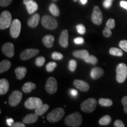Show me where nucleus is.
I'll use <instances>...</instances> for the list:
<instances>
[{
	"label": "nucleus",
	"mask_w": 127,
	"mask_h": 127,
	"mask_svg": "<svg viewBox=\"0 0 127 127\" xmlns=\"http://www.w3.org/2000/svg\"><path fill=\"white\" fill-rule=\"evenodd\" d=\"M82 122V116L79 112H75L69 115L65 119V124L66 126L77 127L81 125Z\"/></svg>",
	"instance_id": "1"
},
{
	"label": "nucleus",
	"mask_w": 127,
	"mask_h": 127,
	"mask_svg": "<svg viewBox=\"0 0 127 127\" xmlns=\"http://www.w3.org/2000/svg\"><path fill=\"white\" fill-rule=\"evenodd\" d=\"M65 111L62 108H57L48 114L47 119L51 123H57L63 118Z\"/></svg>",
	"instance_id": "2"
},
{
	"label": "nucleus",
	"mask_w": 127,
	"mask_h": 127,
	"mask_svg": "<svg viewBox=\"0 0 127 127\" xmlns=\"http://www.w3.org/2000/svg\"><path fill=\"white\" fill-rule=\"evenodd\" d=\"M12 23V16L8 11H4L0 16V29L5 30L10 27Z\"/></svg>",
	"instance_id": "3"
},
{
	"label": "nucleus",
	"mask_w": 127,
	"mask_h": 127,
	"mask_svg": "<svg viewBox=\"0 0 127 127\" xmlns=\"http://www.w3.org/2000/svg\"><path fill=\"white\" fill-rule=\"evenodd\" d=\"M116 79L120 83H123L127 77V66L124 63L119 64L116 69Z\"/></svg>",
	"instance_id": "4"
},
{
	"label": "nucleus",
	"mask_w": 127,
	"mask_h": 127,
	"mask_svg": "<svg viewBox=\"0 0 127 127\" xmlns=\"http://www.w3.org/2000/svg\"><path fill=\"white\" fill-rule=\"evenodd\" d=\"M96 107V100L93 98H90L85 100L81 104V109L87 113L93 112Z\"/></svg>",
	"instance_id": "5"
},
{
	"label": "nucleus",
	"mask_w": 127,
	"mask_h": 127,
	"mask_svg": "<svg viewBox=\"0 0 127 127\" xmlns=\"http://www.w3.org/2000/svg\"><path fill=\"white\" fill-rule=\"evenodd\" d=\"M41 23L44 27L51 30L56 29L58 27L57 20L50 15H44L41 20Z\"/></svg>",
	"instance_id": "6"
},
{
	"label": "nucleus",
	"mask_w": 127,
	"mask_h": 127,
	"mask_svg": "<svg viewBox=\"0 0 127 127\" xmlns=\"http://www.w3.org/2000/svg\"><path fill=\"white\" fill-rule=\"evenodd\" d=\"M21 28V24L20 21L18 19L13 20L10 25V34L12 38H17L18 37L20 34Z\"/></svg>",
	"instance_id": "7"
},
{
	"label": "nucleus",
	"mask_w": 127,
	"mask_h": 127,
	"mask_svg": "<svg viewBox=\"0 0 127 127\" xmlns=\"http://www.w3.org/2000/svg\"><path fill=\"white\" fill-rule=\"evenodd\" d=\"M42 105V101L40 98L31 97L28 98L25 102V106L29 109H36Z\"/></svg>",
	"instance_id": "8"
},
{
	"label": "nucleus",
	"mask_w": 127,
	"mask_h": 127,
	"mask_svg": "<svg viewBox=\"0 0 127 127\" xmlns=\"http://www.w3.org/2000/svg\"><path fill=\"white\" fill-rule=\"evenodd\" d=\"M102 13L99 7L98 6H95L91 15L92 21L93 22L94 24L99 25L102 23Z\"/></svg>",
	"instance_id": "9"
},
{
	"label": "nucleus",
	"mask_w": 127,
	"mask_h": 127,
	"mask_svg": "<svg viewBox=\"0 0 127 127\" xmlns=\"http://www.w3.org/2000/svg\"><path fill=\"white\" fill-rule=\"evenodd\" d=\"M58 84L57 80L54 77H50L47 81L45 84V90L48 93L52 94L57 91Z\"/></svg>",
	"instance_id": "10"
},
{
	"label": "nucleus",
	"mask_w": 127,
	"mask_h": 127,
	"mask_svg": "<svg viewBox=\"0 0 127 127\" xmlns=\"http://www.w3.org/2000/svg\"><path fill=\"white\" fill-rule=\"evenodd\" d=\"M23 94L20 91H14L9 97V104L12 107H15L21 101Z\"/></svg>",
	"instance_id": "11"
},
{
	"label": "nucleus",
	"mask_w": 127,
	"mask_h": 127,
	"mask_svg": "<svg viewBox=\"0 0 127 127\" xmlns=\"http://www.w3.org/2000/svg\"><path fill=\"white\" fill-rule=\"evenodd\" d=\"M39 52V51L38 49H26L21 53L20 58L22 60H29L38 54Z\"/></svg>",
	"instance_id": "12"
},
{
	"label": "nucleus",
	"mask_w": 127,
	"mask_h": 127,
	"mask_svg": "<svg viewBox=\"0 0 127 127\" xmlns=\"http://www.w3.org/2000/svg\"><path fill=\"white\" fill-rule=\"evenodd\" d=\"M2 51L6 56L11 58L14 55V46L11 42L5 43L2 47Z\"/></svg>",
	"instance_id": "13"
},
{
	"label": "nucleus",
	"mask_w": 127,
	"mask_h": 127,
	"mask_svg": "<svg viewBox=\"0 0 127 127\" xmlns=\"http://www.w3.org/2000/svg\"><path fill=\"white\" fill-rule=\"evenodd\" d=\"M74 87L78 89L80 91L83 92L88 91L90 90V85L87 82L83 80L75 79L74 81Z\"/></svg>",
	"instance_id": "14"
},
{
	"label": "nucleus",
	"mask_w": 127,
	"mask_h": 127,
	"mask_svg": "<svg viewBox=\"0 0 127 127\" xmlns=\"http://www.w3.org/2000/svg\"><path fill=\"white\" fill-rule=\"evenodd\" d=\"M59 43L64 48H66L68 46V32L67 30H64L61 32Z\"/></svg>",
	"instance_id": "15"
},
{
	"label": "nucleus",
	"mask_w": 127,
	"mask_h": 127,
	"mask_svg": "<svg viewBox=\"0 0 127 127\" xmlns=\"http://www.w3.org/2000/svg\"><path fill=\"white\" fill-rule=\"evenodd\" d=\"M39 20H40V15L39 14H35L32 16H31L30 18L28 19L27 24L28 26L31 28H35L38 25Z\"/></svg>",
	"instance_id": "16"
},
{
	"label": "nucleus",
	"mask_w": 127,
	"mask_h": 127,
	"mask_svg": "<svg viewBox=\"0 0 127 127\" xmlns=\"http://www.w3.org/2000/svg\"><path fill=\"white\" fill-rule=\"evenodd\" d=\"M104 70L100 67H94L91 71V77L94 79L99 78L104 75Z\"/></svg>",
	"instance_id": "17"
},
{
	"label": "nucleus",
	"mask_w": 127,
	"mask_h": 127,
	"mask_svg": "<svg viewBox=\"0 0 127 127\" xmlns=\"http://www.w3.org/2000/svg\"><path fill=\"white\" fill-rule=\"evenodd\" d=\"M38 115L35 114H29L27 115L24 118H23V121L24 124H33L36 123L38 120Z\"/></svg>",
	"instance_id": "18"
},
{
	"label": "nucleus",
	"mask_w": 127,
	"mask_h": 127,
	"mask_svg": "<svg viewBox=\"0 0 127 127\" xmlns=\"http://www.w3.org/2000/svg\"><path fill=\"white\" fill-rule=\"evenodd\" d=\"M9 82L7 79L2 78L0 79V94L1 95L6 94L9 90Z\"/></svg>",
	"instance_id": "19"
},
{
	"label": "nucleus",
	"mask_w": 127,
	"mask_h": 127,
	"mask_svg": "<svg viewBox=\"0 0 127 127\" xmlns=\"http://www.w3.org/2000/svg\"><path fill=\"white\" fill-rule=\"evenodd\" d=\"M29 14H32L38 9V5L34 1H30L25 4Z\"/></svg>",
	"instance_id": "20"
},
{
	"label": "nucleus",
	"mask_w": 127,
	"mask_h": 127,
	"mask_svg": "<svg viewBox=\"0 0 127 127\" xmlns=\"http://www.w3.org/2000/svg\"><path fill=\"white\" fill-rule=\"evenodd\" d=\"M54 40V36L53 35H45L43 38V39H42V42H43V44L45 45V47L50 48H51L52 46H53Z\"/></svg>",
	"instance_id": "21"
},
{
	"label": "nucleus",
	"mask_w": 127,
	"mask_h": 127,
	"mask_svg": "<svg viewBox=\"0 0 127 127\" xmlns=\"http://www.w3.org/2000/svg\"><path fill=\"white\" fill-rule=\"evenodd\" d=\"M27 68L24 66H19L15 69L16 77L18 79H22L25 77L27 73Z\"/></svg>",
	"instance_id": "22"
},
{
	"label": "nucleus",
	"mask_w": 127,
	"mask_h": 127,
	"mask_svg": "<svg viewBox=\"0 0 127 127\" xmlns=\"http://www.w3.org/2000/svg\"><path fill=\"white\" fill-rule=\"evenodd\" d=\"M73 55L77 58H80V59L84 60L88 57L89 55V52L87 50H79V51H75L73 52Z\"/></svg>",
	"instance_id": "23"
},
{
	"label": "nucleus",
	"mask_w": 127,
	"mask_h": 127,
	"mask_svg": "<svg viewBox=\"0 0 127 127\" xmlns=\"http://www.w3.org/2000/svg\"><path fill=\"white\" fill-rule=\"evenodd\" d=\"M11 66V63L8 60H3L0 63V73L7 71Z\"/></svg>",
	"instance_id": "24"
},
{
	"label": "nucleus",
	"mask_w": 127,
	"mask_h": 127,
	"mask_svg": "<svg viewBox=\"0 0 127 127\" xmlns=\"http://www.w3.org/2000/svg\"><path fill=\"white\" fill-rule=\"evenodd\" d=\"M36 88V85L32 82H28L23 85L22 90L25 93H29Z\"/></svg>",
	"instance_id": "25"
},
{
	"label": "nucleus",
	"mask_w": 127,
	"mask_h": 127,
	"mask_svg": "<svg viewBox=\"0 0 127 127\" xmlns=\"http://www.w3.org/2000/svg\"><path fill=\"white\" fill-rule=\"evenodd\" d=\"M49 109V105L48 104H42L40 107L37 108L36 109H35V113L38 116L42 115L44 114H45L48 109Z\"/></svg>",
	"instance_id": "26"
},
{
	"label": "nucleus",
	"mask_w": 127,
	"mask_h": 127,
	"mask_svg": "<svg viewBox=\"0 0 127 127\" xmlns=\"http://www.w3.org/2000/svg\"><path fill=\"white\" fill-rule=\"evenodd\" d=\"M49 9L50 11L51 12L52 15L55 17H58L60 15V9L58 7H57V5L54 4V3H52L50 5V7H49Z\"/></svg>",
	"instance_id": "27"
},
{
	"label": "nucleus",
	"mask_w": 127,
	"mask_h": 127,
	"mask_svg": "<svg viewBox=\"0 0 127 127\" xmlns=\"http://www.w3.org/2000/svg\"><path fill=\"white\" fill-rule=\"evenodd\" d=\"M98 102L102 107H111L113 104L112 100L108 98H100Z\"/></svg>",
	"instance_id": "28"
},
{
	"label": "nucleus",
	"mask_w": 127,
	"mask_h": 127,
	"mask_svg": "<svg viewBox=\"0 0 127 127\" xmlns=\"http://www.w3.org/2000/svg\"><path fill=\"white\" fill-rule=\"evenodd\" d=\"M109 54L111 55H114V56L122 57L123 55V51L115 47L111 48L110 50H109Z\"/></svg>",
	"instance_id": "29"
},
{
	"label": "nucleus",
	"mask_w": 127,
	"mask_h": 127,
	"mask_svg": "<svg viewBox=\"0 0 127 127\" xmlns=\"http://www.w3.org/2000/svg\"><path fill=\"white\" fill-rule=\"evenodd\" d=\"M111 122V117L108 115H106L100 118L99 120V124L102 125H107L109 124Z\"/></svg>",
	"instance_id": "30"
},
{
	"label": "nucleus",
	"mask_w": 127,
	"mask_h": 127,
	"mask_svg": "<svg viewBox=\"0 0 127 127\" xmlns=\"http://www.w3.org/2000/svg\"><path fill=\"white\" fill-rule=\"evenodd\" d=\"M84 60L85 61V63L91 64L93 65L96 64H97L98 63L97 58H96L95 56H94V55H89L87 58H85Z\"/></svg>",
	"instance_id": "31"
},
{
	"label": "nucleus",
	"mask_w": 127,
	"mask_h": 127,
	"mask_svg": "<svg viewBox=\"0 0 127 127\" xmlns=\"http://www.w3.org/2000/svg\"><path fill=\"white\" fill-rule=\"evenodd\" d=\"M57 64L54 62H50L48 63L46 65V69L48 72H52L54 70V69L57 67Z\"/></svg>",
	"instance_id": "32"
},
{
	"label": "nucleus",
	"mask_w": 127,
	"mask_h": 127,
	"mask_svg": "<svg viewBox=\"0 0 127 127\" xmlns=\"http://www.w3.org/2000/svg\"><path fill=\"white\" fill-rule=\"evenodd\" d=\"M77 61L74 60H71L69 61L68 64V68H69V71L71 72H74L76 68H77Z\"/></svg>",
	"instance_id": "33"
},
{
	"label": "nucleus",
	"mask_w": 127,
	"mask_h": 127,
	"mask_svg": "<svg viewBox=\"0 0 127 127\" xmlns=\"http://www.w3.org/2000/svg\"><path fill=\"white\" fill-rule=\"evenodd\" d=\"M45 62V59L44 57H39L36 58L35 64L36 65V66H41L44 64Z\"/></svg>",
	"instance_id": "34"
},
{
	"label": "nucleus",
	"mask_w": 127,
	"mask_h": 127,
	"mask_svg": "<svg viewBox=\"0 0 127 127\" xmlns=\"http://www.w3.org/2000/svg\"><path fill=\"white\" fill-rule=\"evenodd\" d=\"M76 28H77V30L78 32L79 33V34L83 35L85 33V31H86V29H85V26L82 24H78L76 26Z\"/></svg>",
	"instance_id": "35"
},
{
	"label": "nucleus",
	"mask_w": 127,
	"mask_h": 127,
	"mask_svg": "<svg viewBox=\"0 0 127 127\" xmlns=\"http://www.w3.org/2000/svg\"><path fill=\"white\" fill-rule=\"evenodd\" d=\"M51 57L52 59L55 60H61L63 58V55L61 53L58 52H54L52 54Z\"/></svg>",
	"instance_id": "36"
},
{
	"label": "nucleus",
	"mask_w": 127,
	"mask_h": 127,
	"mask_svg": "<svg viewBox=\"0 0 127 127\" xmlns=\"http://www.w3.org/2000/svg\"><path fill=\"white\" fill-rule=\"evenodd\" d=\"M119 47L121 49L127 52V40H122L119 43Z\"/></svg>",
	"instance_id": "37"
},
{
	"label": "nucleus",
	"mask_w": 127,
	"mask_h": 127,
	"mask_svg": "<svg viewBox=\"0 0 127 127\" xmlns=\"http://www.w3.org/2000/svg\"><path fill=\"white\" fill-rule=\"evenodd\" d=\"M115 21H114V19L110 18L107 21V24H106V27H108L110 29H113V28L115 27Z\"/></svg>",
	"instance_id": "38"
},
{
	"label": "nucleus",
	"mask_w": 127,
	"mask_h": 127,
	"mask_svg": "<svg viewBox=\"0 0 127 127\" xmlns=\"http://www.w3.org/2000/svg\"><path fill=\"white\" fill-rule=\"evenodd\" d=\"M103 35H104V36L107 38L110 37L111 35H112V32H111L110 28L107 27H105L104 31H103Z\"/></svg>",
	"instance_id": "39"
},
{
	"label": "nucleus",
	"mask_w": 127,
	"mask_h": 127,
	"mask_svg": "<svg viewBox=\"0 0 127 127\" xmlns=\"http://www.w3.org/2000/svg\"><path fill=\"white\" fill-rule=\"evenodd\" d=\"M12 0H0V5L2 7H7L12 2Z\"/></svg>",
	"instance_id": "40"
},
{
	"label": "nucleus",
	"mask_w": 127,
	"mask_h": 127,
	"mask_svg": "<svg viewBox=\"0 0 127 127\" xmlns=\"http://www.w3.org/2000/svg\"><path fill=\"white\" fill-rule=\"evenodd\" d=\"M113 1L114 0H104L103 2V6L105 8H109L112 6Z\"/></svg>",
	"instance_id": "41"
},
{
	"label": "nucleus",
	"mask_w": 127,
	"mask_h": 127,
	"mask_svg": "<svg viewBox=\"0 0 127 127\" xmlns=\"http://www.w3.org/2000/svg\"><path fill=\"white\" fill-rule=\"evenodd\" d=\"M122 104L124 105V110L125 113L127 114V96H124L122 99Z\"/></svg>",
	"instance_id": "42"
},
{
	"label": "nucleus",
	"mask_w": 127,
	"mask_h": 127,
	"mask_svg": "<svg viewBox=\"0 0 127 127\" xmlns=\"http://www.w3.org/2000/svg\"><path fill=\"white\" fill-rule=\"evenodd\" d=\"M114 127H125L124 124L123 123V122L121 120H117L114 122Z\"/></svg>",
	"instance_id": "43"
},
{
	"label": "nucleus",
	"mask_w": 127,
	"mask_h": 127,
	"mask_svg": "<svg viewBox=\"0 0 127 127\" xmlns=\"http://www.w3.org/2000/svg\"><path fill=\"white\" fill-rule=\"evenodd\" d=\"M74 43L75 44H83L84 42V39L82 37H77L74 39Z\"/></svg>",
	"instance_id": "44"
},
{
	"label": "nucleus",
	"mask_w": 127,
	"mask_h": 127,
	"mask_svg": "<svg viewBox=\"0 0 127 127\" xmlns=\"http://www.w3.org/2000/svg\"><path fill=\"white\" fill-rule=\"evenodd\" d=\"M25 125L24 123H20V122H17V123H14L12 125V127H25Z\"/></svg>",
	"instance_id": "45"
},
{
	"label": "nucleus",
	"mask_w": 127,
	"mask_h": 127,
	"mask_svg": "<svg viewBox=\"0 0 127 127\" xmlns=\"http://www.w3.org/2000/svg\"><path fill=\"white\" fill-rule=\"evenodd\" d=\"M70 94H71V95L73 96H74V97H75V96H77L78 94V91H77L76 90H74V89H72V90H70Z\"/></svg>",
	"instance_id": "46"
},
{
	"label": "nucleus",
	"mask_w": 127,
	"mask_h": 127,
	"mask_svg": "<svg viewBox=\"0 0 127 127\" xmlns=\"http://www.w3.org/2000/svg\"><path fill=\"white\" fill-rule=\"evenodd\" d=\"M7 123L8 126L12 127V125L14 123V121L12 118H7Z\"/></svg>",
	"instance_id": "47"
},
{
	"label": "nucleus",
	"mask_w": 127,
	"mask_h": 127,
	"mask_svg": "<svg viewBox=\"0 0 127 127\" xmlns=\"http://www.w3.org/2000/svg\"><path fill=\"white\" fill-rule=\"evenodd\" d=\"M121 7H123V8L126 9L127 10V2L125 1H121L120 2Z\"/></svg>",
	"instance_id": "48"
},
{
	"label": "nucleus",
	"mask_w": 127,
	"mask_h": 127,
	"mask_svg": "<svg viewBox=\"0 0 127 127\" xmlns=\"http://www.w3.org/2000/svg\"><path fill=\"white\" fill-rule=\"evenodd\" d=\"M80 2L82 4L85 5L87 2V0H80Z\"/></svg>",
	"instance_id": "49"
},
{
	"label": "nucleus",
	"mask_w": 127,
	"mask_h": 127,
	"mask_svg": "<svg viewBox=\"0 0 127 127\" xmlns=\"http://www.w3.org/2000/svg\"><path fill=\"white\" fill-rule=\"evenodd\" d=\"M33 1V0H24L23 2H24V4H25L27 2H30V1Z\"/></svg>",
	"instance_id": "50"
},
{
	"label": "nucleus",
	"mask_w": 127,
	"mask_h": 127,
	"mask_svg": "<svg viewBox=\"0 0 127 127\" xmlns=\"http://www.w3.org/2000/svg\"><path fill=\"white\" fill-rule=\"evenodd\" d=\"M73 1H75V2H76V1H78V0H73Z\"/></svg>",
	"instance_id": "51"
},
{
	"label": "nucleus",
	"mask_w": 127,
	"mask_h": 127,
	"mask_svg": "<svg viewBox=\"0 0 127 127\" xmlns=\"http://www.w3.org/2000/svg\"><path fill=\"white\" fill-rule=\"evenodd\" d=\"M54 1H56V0H54Z\"/></svg>",
	"instance_id": "52"
}]
</instances>
